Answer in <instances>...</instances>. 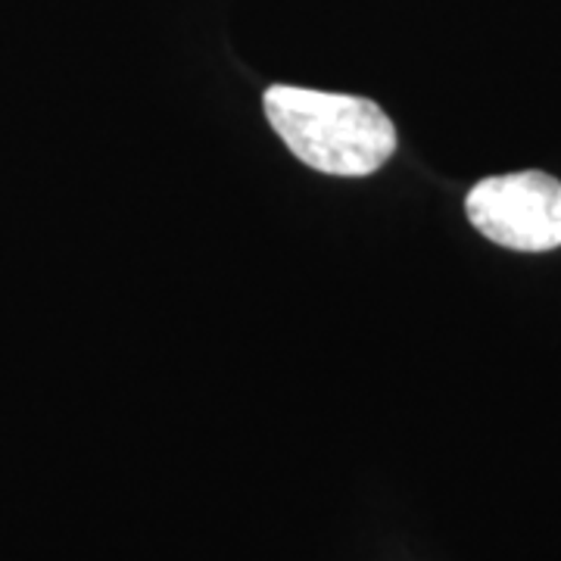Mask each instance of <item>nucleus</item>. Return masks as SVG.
Returning a JSON list of instances; mask_svg holds the SVG:
<instances>
[{"label": "nucleus", "mask_w": 561, "mask_h": 561, "mask_svg": "<svg viewBox=\"0 0 561 561\" xmlns=\"http://www.w3.org/2000/svg\"><path fill=\"white\" fill-rule=\"evenodd\" d=\"M265 113L294 157L324 175H371L397 150L393 122L362 98L275 84L265 91Z\"/></svg>", "instance_id": "1"}, {"label": "nucleus", "mask_w": 561, "mask_h": 561, "mask_svg": "<svg viewBox=\"0 0 561 561\" xmlns=\"http://www.w3.org/2000/svg\"><path fill=\"white\" fill-rule=\"evenodd\" d=\"M465 206L483 238L508 250L546 253L561 247V181L542 172L478 181Z\"/></svg>", "instance_id": "2"}]
</instances>
